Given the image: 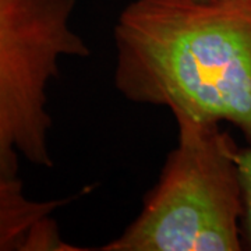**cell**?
I'll use <instances>...</instances> for the list:
<instances>
[{
	"label": "cell",
	"mask_w": 251,
	"mask_h": 251,
	"mask_svg": "<svg viewBox=\"0 0 251 251\" xmlns=\"http://www.w3.org/2000/svg\"><path fill=\"white\" fill-rule=\"evenodd\" d=\"M173 1L194 3V4H204V6H218V7H232V9L251 11V0H173Z\"/></svg>",
	"instance_id": "cell-6"
},
{
	"label": "cell",
	"mask_w": 251,
	"mask_h": 251,
	"mask_svg": "<svg viewBox=\"0 0 251 251\" xmlns=\"http://www.w3.org/2000/svg\"><path fill=\"white\" fill-rule=\"evenodd\" d=\"M237 163L242 177L244 214H243V243L251 250V147L246 145L237 151Z\"/></svg>",
	"instance_id": "cell-5"
},
{
	"label": "cell",
	"mask_w": 251,
	"mask_h": 251,
	"mask_svg": "<svg viewBox=\"0 0 251 251\" xmlns=\"http://www.w3.org/2000/svg\"><path fill=\"white\" fill-rule=\"evenodd\" d=\"M80 196L34 200L18 175L0 168V251H84L62 239L56 211Z\"/></svg>",
	"instance_id": "cell-4"
},
{
	"label": "cell",
	"mask_w": 251,
	"mask_h": 251,
	"mask_svg": "<svg viewBox=\"0 0 251 251\" xmlns=\"http://www.w3.org/2000/svg\"><path fill=\"white\" fill-rule=\"evenodd\" d=\"M77 0H0V168H52L48 92L67 57H88L73 28Z\"/></svg>",
	"instance_id": "cell-3"
},
{
	"label": "cell",
	"mask_w": 251,
	"mask_h": 251,
	"mask_svg": "<svg viewBox=\"0 0 251 251\" xmlns=\"http://www.w3.org/2000/svg\"><path fill=\"white\" fill-rule=\"evenodd\" d=\"M113 39V81L127 100L229 123L251 147L250 10L134 0Z\"/></svg>",
	"instance_id": "cell-1"
},
{
	"label": "cell",
	"mask_w": 251,
	"mask_h": 251,
	"mask_svg": "<svg viewBox=\"0 0 251 251\" xmlns=\"http://www.w3.org/2000/svg\"><path fill=\"white\" fill-rule=\"evenodd\" d=\"M177 143L138 216L99 251H240L239 147L221 125L177 115Z\"/></svg>",
	"instance_id": "cell-2"
}]
</instances>
